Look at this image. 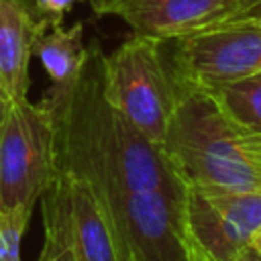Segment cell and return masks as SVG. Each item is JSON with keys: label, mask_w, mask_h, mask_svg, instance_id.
<instances>
[{"label": "cell", "mask_w": 261, "mask_h": 261, "mask_svg": "<svg viewBox=\"0 0 261 261\" xmlns=\"http://www.w3.org/2000/svg\"><path fill=\"white\" fill-rule=\"evenodd\" d=\"M55 122L57 171L92 184L112 218L135 192L184 190L161 145L147 139L106 98V55L86 47L75 82L59 96H43Z\"/></svg>", "instance_id": "1"}, {"label": "cell", "mask_w": 261, "mask_h": 261, "mask_svg": "<svg viewBox=\"0 0 261 261\" xmlns=\"http://www.w3.org/2000/svg\"><path fill=\"white\" fill-rule=\"evenodd\" d=\"M161 149L186 186L261 190L255 143L237 128L210 92L177 86Z\"/></svg>", "instance_id": "2"}, {"label": "cell", "mask_w": 261, "mask_h": 261, "mask_svg": "<svg viewBox=\"0 0 261 261\" xmlns=\"http://www.w3.org/2000/svg\"><path fill=\"white\" fill-rule=\"evenodd\" d=\"M157 39L133 35L106 55V98L147 139L161 145L177 102V86Z\"/></svg>", "instance_id": "3"}, {"label": "cell", "mask_w": 261, "mask_h": 261, "mask_svg": "<svg viewBox=\"0 0 261 261\" xmlns=\"http://www.w3.org/2000/svg\"><path fill=\"white\" fill-rule=\"evenodd\" d=\"M57 175L51 106L10 102L0 128V212L29 210Z\"/></svg>", "instance_id": "4"}, {"label": "cell", "mask_w": 261, "mask_h": 261, "mask_svg": "<svg viewBox=\"0 0 261 261\" xmlns=\"http://www.w3.org/2000/svg\"><path fill=\"white\" fill-rule=\"evenodd\" d=\"M179 88L212 92L261 71V20H228L173 41L169 59Z\"/></svg>", "instance_id": "5"}, {"label": "cell", "mask_w": 261, "mask_h": 261, "mask_svg": "<svg viewBox=\"0 0 261 261\" xmlns=\"http://www.w3.org/2000/svg\"><path fill=\"white\" fill-rule=\"evenodd\" d=\"M186 222L212 261H241L261 226V190L186 186Z\"/></svg>", "instance_id": "6"}, {"label": "cell", "mask_w": 261, "mask_h": 261, "mask_svg": "<svg viewBox=\"0 0 261 261\" xmlns=\"http://www.w3.org/2000/svg\"><path fill=\"white\" fill-rule=\"evenodd\" d=\"M114 224L126 261H188L186 188L128 194Z\"/></svg>", "instance_id": "7"}, {"label": "cell", "mask_w": 261, "mask_h": 261, "mask_svg": "<svg viewBox=\"0 0 261 261\" xmlns=\"http://www.w3.org/2000/svg\"><path fill=\"white\" fill-rule=\"evenodd\" d=\"M243 0H126L114 16L133 31L169 43L230 20Z\"/></svg>", "instance_id": "8"}, {"label": "cell", "mask_w": 261, "mask_h": 261, "mask_svg": "<svg viewBox=\"0 0 261 261\" xmlns=\"http://www.w3.org/2000/svg\"><path fill=\"white\" fill-rule=\"evenodd\" d=\"M61 175L67 181L69 224L80 261H126L112 212L98 190L84 179Z\"/></svg>", "instance_id": "9"}, {"label": "cell", "mask_w": 261, "mask_h": 261, "mask_svg": "<svg viewBox=\"0 0 261 261\" xmlns=\"http://www.w3.org/2000/svg\"><path fill=\"white\" fill-rule=\"evenodd\" d=\"M45 27L27 0H0V84L10 102L27 100L29 61Z\"/></svg>", "instance_id": "10"}, {"label": "cell", "mask_w": 261, "mask_h": 261, "mask_svg": "<svg viewBox=\"0 0 261 261\" xmlns=\"http://www.w3.org/2000/svg\"><path fill=\"white\" fill-rule=\"evenodd\" d=\"M33 55L39 57L43 69L51 80L47 96L63 94L75 82L86 59L84 24L75 22L69 29H63V22L45 27L35 39Z\"/></svg>", "instance_id": "11"}, {"label": "cell", "mask_w": 261, "mask_h": 261, "mask_svg": "<svg viewBox=\"0 0 261 261\" xmlns=\"http://www.w3.org/2000/svg\"><path fill=\"white\" fill-rule=\"evenodd\" d=\"M43 202V226L45 241L39 261H80L71 224H69V208H67V181L57 171L55 179L41 196Z\"/></svg>", "instance_id": "12"}, {"label": "cell", "mask_w": 261, "mask_h": 261, "mask_svg": "<svg viewBox=\"0 0 261 261\" xmlns=\"http://www.w3.org/2000/svg\"><path fill=\"white\" fill-rule=\"evenodd\" d=\"M224 114L253 143L261 145V71L210 92Z\"/></svg>", "instance_id": "13"}, {"label": "cell", "mask_w": 261, "mask_h": 261, "mask_svg": "<svg viewBox=\"0 0 261 261\" xmlns=\"http://www.w3.org/2000/svg\"><path fill=\"white\" fill-rule=\"evenodd\" d=\"M31 214L29 210L0 212V261H22L20 243Z\"/></svg>", "instance_id": "14"}, {"label": "cell", "mask_w": 261, "mask_h": 261, "mask_svg": "<svg viewBox=\"0 0 261 261\" xmlns=\"http://www.w3.org/2000/svg\"><path fill=\"white\" fill-rule=\"evenodd\" d=\"M75 0H33L35 16L47 24H61L65 14L71 12Z\"/></svg>", "instance_id": "15"}, {"label": "cell", "mask_w": 261, "mask_h": 261, "mask_svg": "<svg viewBox=\"0 0 261 261\" xmlns=\"http://www.w3.org/2000/svg\"><path fill=\"white\" fill-rule=\"evenodd\" d=\"M230 20H261V0H243Z\"/></svg>", "instance_id": "16"}, {"label": "cell", "mask_w": 261, "mask_h": 261, "mask_svg": "<svg viewBox=\"0 0 261 261\" xmlns=\"http://www.w3.org/2000/svg\"><path fill=\"white\" fill-rule=\"evenodd\" d=\"M88 2L96 16H112L126 0H88Z\"/></svg>", "instance_id": "17"}, {"label": "cell", "mask_w": 261, "mask_h": 261, "mask_svg": "<svg viewBox=\"0 0 261 261\" xmlns=\"http://www.w3.org/2000/svg\"><path fill=\"white\" fill-rule=\"evenodd\" d=\"M188 261H212V257L192 239L190 232H188Z\"/></svg>", "instance_id": "18"}, {"label": "cell", "mask_w": 261, "mask_h": 261, "mask_svg": "<svg viewBox=\"0 0 261 261\" xmlns=\"http://www.w3.org/2000/svg\"><path fill=\"white\" fill-rule=\"evenodd\" d=\"M8 108H10V98L6 96V92H4V88H2V84H0V128H2V122H4V118H6Z\"/></svg>", "instance_id": "19"}, {"label": "cell", "mask_w": 261, "mask_h": 261, "mask_svg": "<svg viewBox=\"0 0 261 261\" xmlns=\"http://www.w3.org/2000/svg\"><path fill=\"white\" fill-rule=\"evenodd\" d=\"M251 249L261 257V226L257 228V232H255L253 239H251Z\"/></svg>", "instance_id": "20"}, {"label": "cell", "mask_w": 261, "mask_h": 261, "mask_svg": "<svg viewBox=\"0 0 261 261\" xmlns=\"http://www.w3.org/2000/svg\"><path fill=\"white\" fill-rule=\"evenodd\" d=\"M241 261H261V257H259V255H257L253 249H249V251H247V253L241 257Z\"/></svg>", "instance_id": "21"}, {"label": "cell", "mask_w": 261, "mask_h": 261, "mask_svg": "<svg viewBox=\"0 0 261 261\" xmlns=\"http://www.w3.org/2000/svg\"><path fill=\"white\" fill-rule=\"evenodd\" d=\"M255 147H257V153H259V157H261V145H259V143H255Z\"/></svg>", "instance_id": "22"}, {"label": "cell", "mask_w": 261, "mask_h": 261, "mask_svg": "<svg viewBox=\"0 0 261 261\" xmlns=\"http://www.w3.org/2000/svg\"><path fill=\"white\" fill-rule=\"evenodd\" d=\"M128 261H133V259H128Z\"/></svg>", "instance_id": "23"}]
</instances>
